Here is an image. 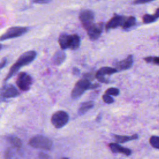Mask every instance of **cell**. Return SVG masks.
<instances>
[{
    "instance_id": "1",
    "label": "cell",
    "mask_w": 159,
    "mask_h": 159,
    "mask_svg": "<svg viewBox=\"0 0 159 159\" xmlns=\"http://www.w3.org/2000/svg\"><path fill=\"white\" fill-rule=\"evenodd\" d=\"M36 56L37 53L34 50L27 51L22 54L19 57L16 63L10 68L9 71L5 78V81H7V80L11 78L20 68L24 66L27 65L32 61H33L36 58Z\"/></svg>"
},
{
    "instance_id": "2",
    "label": "cell",
    "mask_w": 159,
    "mask_h": 159,
    "mask_svg": "<svg viewBox=\"0 0 159 159\" xmlns=\"http://www.w3.org/2000/svg\"><path fill=\"white\" fill-rule=\"evenodd\" d=\"M99 84L98 83H92L89 79L83 77L75 85L71 93V96L73 99H76L79 98L86 91L89 89H93L99 86Z\"/></svg>"
},
{
    "instance_id": "3",
    "label": "cell",
    "mask_w": 159,
    "mask_h": 159,
    "mask_svg": "<svg viewBox=\"0 0 159 159\" xmlns=\"http://www.w3.org/2000/svg\"><path fill=\"white\" fill-rule=\"evenodd\" d=\"M29 144L34 148L43 150H50L53 147L52 141L42 135H36L30 138Z\"/></svg>"
},
{
    "instance_id": "4",
    "label": "cell",
    "mask_w": 159,
    "mask_h": 159,
    "mask_svg": "<svg viewBox=\"0 0 159 159\" xmlns=\"http://www.w3.org/2000/svg\"><path fill=\"white\" fill-rule=\"evenodd\" d=\"M68 120L69 116L64 111H58L54 112L51 117V122L57 129H60L65 126Z\"/></svg>"
},
{
    "instance_id": "5",
    "label": "cell",
    "mask_w": 159,
    "mask_h": 159,
    "mask_svg": "<svg viewBox=\"0 0 159 159\" xmlns=\"http://www.w3.org/2000/svg\"><path fill=\"white\" fill-rule=\"evenodd\" d=\"M29 29L26 27L16 26L8 29L5 33L0 35V41H4L7 39H14L20 37L28 31Z\"/></svg>"
},
{
    "instance_id": "6",
    "label": "cell",
    "mask_w": 159,
    "mask_h": 159,
    "mask_svg": "<svg viewBox=\"0 0 159 159\" xmlns=\"http://www.w3.org/2000/svg\"><path fill=\"white\" fill-rule=\"evenodd\" d=\"M32 83V78L29 74L25 72L20 73L16 80L17 86L21 91H28L30 88Z\"/></svg>"
},
{
    "instance_id": "7",
    "label": "cell",
    "mask_w": 159,
    "mask_h": 159,
    "mask_svg": "<svg viewBox=\"0 0 159 159\" xmlns=\"http://www.w3.org/2000/svg\"><path fill=\"white\" fill-rule=\"evenodd\" d=\"M79 19L83 28L86 29L89 26L94 23V14L91 10H83L79 14Z\"/></svg>"
},
{
    "instance_id": "8",
    "label": "cell",
    "mask_w": 159,
    "mask_h": 159,
    "mask_svg": "<svg viewBox=\"0 0 159 159\" xmlns=\"http://www.w3.org/2000/svg\"><path fill=\"white\" fill-rule=\"evenodd\" d=\"M104 25L103 22H99L96 24L93 23L89 26L86 30H87L89 39L92 40H97L101 36L104 29Z\"/></svg>"
},
{
    "instance_id": "9",
    "label": "cell",
    "mask_w": 159,
    "mask_h": 159,
    "mask_svg": "<svg viewBox=\"0 0 159 159\" xmlns=\"http://www.w3.org/2000/svg\"><path fill=\"white\" fill-rule=\"evenodd\" d=\"M118 71L115 68L109 67V66H104L99 69L96 73V78L100 83H108L109 80L106 78V75H111L114 73H117Z\"/></svg>"
},
{
    "instance_id": "10",
    "label": "cell",
    "mask_w": 159,
    "mask_h": 159,
    "mask_svg": "<svg viewBox=\"0 0 159 159\" xmlns=\"http://www.w3.org/2000/svg\"><path fill=\"white\" fill-rule=\"evenodd\" d=\"M19 94L18 90L11 84H7L3 86L0 89V100L15 98Z\"/></svg>"
},
{
    "instance_id": "11",
    "label": "cell",
    "mask_w": 159,
    "mask_h": 159,
    "mask_svg": "<svg viewBox=\"0 0 159 159\" xmlns=\"http://www.w3.org/2000/svg\"><path fill=\"white\" fill-rule=\"evenodd\" d=\"M126 17L123 16H120L117 14L114 15V16L107 22L105 28L106 30H109L111 29H116L118 27H121L123 24Z\"/></svg>"
},
{
    "instance_id": "12",
    "label": "cell",
    "mask_w": 159,
    "mask_h": 159,
    "mask_svg": "<svg viewBox=\"0 0 159 159\" xmlns=\"http://www.w3.org/2000/svg\"><path fill=\"white\" fill-rule=\"evenodd\" d=\"M134 63V57L132 55H129L126 58L117 61L114 64L115 68L117 71H123L130 68Z\"/></svg>"
},
{
    "instance_id": "13",
    "label": "cell",
    "mask_w": 159,
    "mask_h": 159,
    "mask_svg": "<svg viewBox=\"0 0 159 159\" xmlns=\"http://www.w3.org/2000/svg\"><path fill=\"white\" fill-rule=\"evenodd\" d=\"M109 148L113 153H119L127 156L130 155L132 153L131 150L127 148L123 147L117 143H111L109 145Z\"/></svg>"
},
{
    "instance_id": "14",
    "label": "cell",
    "mask_w": 159,
    "mask_h": 159,
    "mask_svg": "<svg viewBox=\"0 0 159 159\" xmlns=\"http://www.w3.org/2000/svg\"><path fill=\"white\" fill-rule=\"evenodd\" d=\"M71 35L65 33L61 34L58 37V43L62 50L69 48Z\"/></svg>"
},
{
    "instance_id": "15",
    "label": "cell",
    "mask_w": 159,
    "mask_h": 159,
    "mask_svg": "<svg viewBox=\"0 0 159 159\" xmlns=\"http://www.w3.org/2000/svg\"><path fill=\"white\" fill-rule=\"evenodd\" d=\"M66 53L63 50L57 51L52 57V62L55 65H60L63 63L66 59Z\"/></svg>"
},
{
    "instance_id": "16",
    "label": "cell",
    "mask_w": 159,
    "mask_h": 159,
    "mask_svg": "<svg viewBox=\"0 0 159 159\" xmlns=\"http://www.w3.org/2000/svg\"><path fill=\"white\" fill-rule=\"evenodd\" d=\"M114 138L115 141L117 143H125L128 141L137 140L139 138V135L137 134H135L132 135H114Z\"/></svg>"
},
{
    "instance_id": "17",
    "label": "cell",
    "mask_w": 159,
    "mask_h": 159,
    "mask_svg": "<svg viewBox=\"0 0 159 159\" xmlns=\"http://www.w3.org/2000/svg\"><path fill=\"white\" fill-rule=\"evenodd\" d=\"M94 106V102L93 101H86L81 103L78 109V113L79 115H83L88 111L92 109Z\"/></svg>"
},
{
    "instance_id": "18",
    "label": "cell",
    "mask_w": 159,
    "mask_h": 159,
    "mask_svg": "<svg viewBox=\"0 0 159 159\" xmlns=\"http://www.w3.org/2000/svg\"><path fill=\"white\" fill-rule=\"evenodd\" d=\"M158 17H159V9L157 8L154 14L150 15V14H147L143 15L142 17V20H143V22L145 24H150L156 21Z\"/></svg>"
},
{
    "instance_id": "19",
    "label": "cell",
    "mask_w": 159,
    "mask_h": 159,
    "mask_svg": "<svg viewBox=\"0 0 159 159\" xmlns=\"http://www.w3.org/2000/svg\"><path fill=\"white\" fill-rule=\"evenodd\" d=\"M136 25V19L133 16H130L129 17H125V20L122 25L121 27L124 30H128L131 27Z\"/></svg>"
},
{
    "instance_id": "20",
    "label": "cell",
    "mask_w": 159,
    "mask_h": 159,
    "mask_svg": "<svg viewBox=\"0 0 159 159\" xmlns=\"http://www.w3.org/2000/svg\"><path fill=\"white\" fill-rule=\"evenodd\" d=\"M80 45V38L77 34L71 35L70 43L69 48L71 50H76Z\"/></svg>"
},
{
    "instance_id": "21",
    "label": "cell",
    "mask_w": 159,
    "mask_h": 159,
    "mask_svg": "<svg viewBox=\"0 0 159 159\" xmlns=\"http://www.w3.org/2000/svg\"><path fill=\"white\" fill-rule=\"evenodd\" d=\"M7 141L10 144L16 148H20L22 147V142L20 140L14 135H9L7 137Z\"/></svg>"
},
{
    "instance_id": "22",
    "label": "cell",
    "mask_w": 159,
    "mask_h": 159,
    "mask_svg": "<svg viewBox=\"0 0 159 159\" xmlns=\"http://www.w3.org/2000/svg\"><path fill=\"white\" fill-rule=\"evenodd\" d=\"M150 144L152 147L156 149L159 148V137L157 135H152L149 140Z\"/></svg>"
},
{
    "instance_id": "23",
    "label": "cell",
    "mask_w": 159,
    "mask_h": 159,
    "mask_svg": "<svg viewBox=\"0 0 159 159\" xmlns=\"http://www.w3.org/2000/svg\"><path fill=\"white\" fill-rule=\"evenodd\" d=\"M143 60L148 63H152L153 65H159V58L158 57H147Z\"/></svg>"
},
{
    "instance_id": "24",
    "label": "cell",
    "mask_w": 159,
    "mask_h": 159,
    "mask_svg": "<svg viewBox=\"0 0 159 159\" xmlns=\"http://www.w3.org/2000/svg\"><path fill=\"white\" fill-rule=\"evenodd\" d=\"M105 94H107L110 96H117L119 94V89H117L116 88H108L106 91Z\"/></svg>"
},
{
    "instance_id": "25",
    "label": "cell",
    "mask_w": 159,
    "mask_h": 159,
    "mask_svg": "<svg viewBox=\"0 0 159 159\" xmlns=\"http://www.w3.org/2000/svg\"><path fill=\"white\" fill-rule=\"evenodd\" d=\"M102 100L106 104H112L114 101V99L110 95H108L107 94H104V95H102Z\"/></svg>"
},
{
    "instance_id": "26",
    "label": "cell",
    "mask_w": 159,
    "mask_h": 159,
    "mask_svg": "<svg viewBox=\"0 0 159 159\" xmlns=\"http://www.w3.org/2000/svg\"><path fill=\"white\" fill-rule=\"evenodd\" d=\"M5 159H17L14 155L10 150H7L5 153Z\"/></svg>"
},
{
    "instance_id": "27",
    "label": "cell",
    "mask_w": 159,
    "mask_h": 159,
    "mask_svg": "<svg viewBox=\"0 0 159 159\" xmlns=\"http://www.w3.org/2000/svg\"><path fill=\"white\" fill-rule=\"evenodd\" d=\"M155 0H135L133 3L135 4H145V3H147L151 1H153Z\"/></svg>"
},
{
    "instance_id": "28",
    "label": "cell",
    "mask_w": 159,
    "mask_h": 159,
    "mask_svg": "<svg viewBox=\"0 0 159 159\" xmlns=\"http://www.w3.org/2000/svg\"><path fill=\"white\" fill-rule=\"evenodd\" d=\"M34 2L37 4H47L51 2L52 0H32Z\"/></svg>"
},
{
    "instance_id": "29",
    "label": "cell",
    "mask_w": 159,
    "mask_h": 159,
    "mask_svg": "<svg viewBox=\"0 0 159 159\" xmlns=\"http://www.w3.org/2000/svg\"><path fill=\"white\" fill-rule=\"evenodd\" d=\"M39 159H51L50 157L46 153L41 152L39 155Z\"/></svg>"
},
{
    "instance_id": "30",
    "label": "cell",
    "mask_w": 159,
    "mask_h": 159,
    "mask_svg": "<svg viewBox=\"0 0 159 159\" xmlns=\"http://www.w3.org/2000/svg\"><path fill=\"white\" fill-rule=\"evenodd\" d=\"M6 63H7V59L6 58H4L3 59H2V60L0 62V70L3 68L6 65Z\"/></svg>"
},
{
    "instance_id": "31",
    "label": "cell",
    "mask_w": 159,
    "mask_h": 159,
    "mask_svg": "<svg viewBox=\"0 0 159 159\" xmlns=\"http://www.w3.org/2000/svg\"><path fill=\"white\" fill-rule=\"evenodd\" d=\"M72 72L75 76H79L80 74V70L78 68H76V67H74L73 68Z\"/></svg>"
},
{
    "instance_id": "32",
    "label": "cell",
    "mask_w": 159,
    "mask_h": 159,
    "mask_svg": "<svg viewBox=\"0 0 159 159\" xmlns=\"http://www.w3.org/2000/svg\"><path fill=\"white\" fill-rule=\"evenodd\" d=\"M61 159H69V158H67V157H63V158H61Z\"/></svg>"
},
{
    "instance_id": "33",
    "label": "cell",
    "mask_w": 159,
    "mask_h": 159,
    "mask_svg": "<svg viewBox=\"0 0 159 159\" xmlns=\"http://www.w3.org/2000/svg\"><path fill=\"white\" fill-rule=\"evenodd\" d=\"M1 48H2V45L0 44V50L1 49Z\"/></svg>"
}]
</instances>
